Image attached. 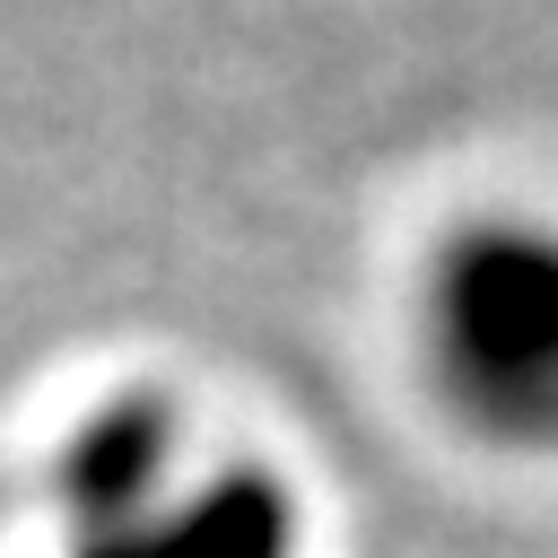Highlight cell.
<instances>
[{"label":"cell","mask_w":558,"mask_h":558,"mask_svg":"<svg viewBox=\"0 0 558 558\" xmlns=\"http://www.w3.org/2000/svg\"><path fill=\"white\" fill-rule=\"evenodd\" d=\"M427 375L445 410L506 445L558 453V227L480 218L427 262Z\"/></svg>","instance_id":"1"},{"label":"cell","mask_w":558,"mask_h":558,"mask_svg":"<svg viewBox=\"0 0 558 558\" xmlns=\"http://www.w3.org/2000/svg\"><path fill=\"white\" fill-rule=\"evenodd\" d=\"M288 549H296L288 480L262 462H227L174 514H131V523L78 532L70 558H288Z\"/></svg>","instance_id":"2"},{"label":"cell","mask_w":558,"mask_h":558,"mask_svg":"<svg viewBox=\"0 0 558 558\" xmlns=\"http://www.w3.org/2000/svg\"><path fill=\"white\" fill-rule=\"evenodd\" d=\"M166 462H174V410H166L157 392H122V401H105V410L70 436L52 488H61V506H70L78 532H105V523L148 514Z\"/></svg>","instance_id":"3"}]
</instances>
